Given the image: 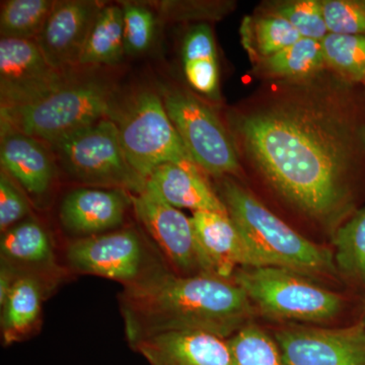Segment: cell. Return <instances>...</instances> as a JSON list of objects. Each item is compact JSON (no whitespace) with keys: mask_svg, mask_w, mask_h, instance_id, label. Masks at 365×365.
Returning a JSON list of instances; mask_svg holds the SVG:
<instances>
[{"mask_svg":"<svg viewBox=\"0 0 365 365\" xmlns=\"http://www.w3.org/2000/svg\"><path fill=\"white\" fill-rule=\"evenodd\" d=\"M242 146L266 184L330 235L365 196V114L355 101L281 98L240 118Z\"/></svg>","mask_w":365,"mask_h":365,"instance_id":"6da1fadb","label":"cell"},{"mask_svg":"<svg viewBox=\"0 0 365 365\" xmlns=\"http://www.w3.org/2000/svg\"><path fill=\"white\" fill-rule=\"evenodd\" d=\"M125 335L133 347L168 332L200 331L228 339L256 321L246 292L232 279L182 276L162 266L120 294Z\"/></svg>","mask_w":365,"mask_h":365,"instance_id":"7a4b0ae2","label":"cell"},{"mask_svg":"<svg viewBox=\"0 0 365 365\" xmlns=\"http://www.w3.org/2000/svg\"><path fill=\"white\" fill-rule=\"evenodd\" d=\"M216 193L251 252L256 267L284 268L334 289L345 287L336 269L332 248L300 235L230 178L220 179Z\"/></svg>","mask_w":365,"mask_h":365,"instance_id":"3957f363","label":"cell"},{"mask_svg":"<svg viewBox=\"0 0 365 365\" xmlns=\"http://www.w3.org/2000/svg\"><path fill=\"white\" fill-rule=\"evenodd\" d=\"M232 280L246 292L257 318L271 324L330 327L348 317L359 321L364 295L341 292L278 267H240Z\"/></svg>","mask_w":365,"mask_h":365,"instance_id":"277c9868","label":"cell"},{"mask_svg":"<svg viewBox=\"0 0 365 365\" xmlns=\"http://www.w3.org/2000/svg\"><path fill=\"white\" fill-rule=\"evenodd\" d=\"M120 110L111 86L81 76L29 104L1 108L0 122L52 144L101 120L115 121Z\"/></svg>","mask_w":365,"mask_h":365,"instance_id":"5b68a950","label":"cell"},{"mask_svg":"<svg viewBox=\"0 0 365 365\" xmlns=\"http://www.w3.org/2000/svg\"><path fill=\"white\" fill-rule=\"evenodd\" d=\"M115 122L127 160L143 179L148 180L165 163L202 172L185 148L163 98L153 91H143L134 96L126 107L121 108Z\"/></svg>","mask_w":365,"mask_h":365,"instance_id":"8992f818","label":"cell"},{"mask_svg":"<svg viewBox=\"0 0 365 365\" xmlns=\"http://www.w3.org/2000/svg\"><path fill=\"white\" fill-rule=\"evenodd\" d=\"M67 172L96 188L143 192L146 180L127 160L116 122L104 119L50 144Z\"/></svg>","mask_w":365,"mask_h":365,"instance_id":"52a82bcc","label":"cell"},{"mask_svg":"<svg viewBox=\"0 0 365 365\" xmlns=\"http://www.w3.org/2000/svg\"><path fill=\"white\" fill-rule=\"evenodd\" d=\"M163 101L185 148L204 174L222 178L239 173L234 143L210 108L181 91H165Z\"/></svg>","mask_w":365,"mask_h":365,"instance_id":"ba28073f","label":"cell"},{"mask_svg":"<svg viewBox=\"0 0 365 365\" xmlns=\"http://www.w3.org/2000/svg\"><path fill=\"white\" fill-rule=\"evenodd\" d=\"M66 259L74 270L135 284L163 264L153 258L140 235L122 230L81 237L66 249Z\"/></svg>","mask_w":365,"mask_h":365,"instance_id":"9c48e42d","label":"cell"},{"mask_svg":"<svg viewBox=\"0 0 365 365\" xmlns=\"http://www.w3.org/2000/svg\"><path fill=\"white\" fill-rule=\"evenodd\" d=\"M287 365H365V323L336 327L272 324Z\"/></svg>","mask_w":365,"mask_h":365,"instance_id":"30bf717a","label":"cell"},{"mask_svg":"<svg viewBox=\"0 0 365 365\" xmlns=\"http://www.w3.org/2000/svg\"><path fill=\"white\" fill-rule=\"evenodd\" d=\"M76 68L58 69L46 60L35 40H0L1 108L32 103L81 76Z\"/></svg>","mask_w":365,"mask_h":365,"instance_id":"8fae6325","label":"cell"},{"mask_svg":"<svg viewBox=\"0 0 365 365\" xmlns=\"http://www.w3.org/2000/svg\"><path fill=\"white\" fill-rule=\"evenodd\" d=\"M134 211L173 272L182 276L203 274L191 217L165 202L148 186L132 197Z\"/></svg>","mask_w":365,"mask_h":365,"instance_id":"7c38bea8","label":"cell"},{"mask_svg":"<svg viewBox=\"0 0 365 365\" xmlns=\"http://www.w3.org/2000/svg\"><path fill=\"white\" fill-rule=\"evenodd\" d=\"M102 6L93 1H55L49 18L36 42L55 68L78 66L86 38Z\"/></svg>","mask_w":365,"mask_h":365,"instance_id":"4fadbf2b","label":"cell"},{"mask_svg":"<svg viewBox=\"0 0 365 365\" xmlns=\"http://www.w3.org/2000/svg\"><path fill=\"white\" fill-rule=\"evenodd\" d=\"M203 274L232 279L240 267H256L228 213L196 211L191 217Z\"/></svg>","mask_w":365,"mask_h":365,"instance_id":"5bb4252c","label":"cell"},{"mask_svg":"<svg viewBox=\"0 0 365 365\" xmlns=\"http://www.w3.org/2000/svg\"><path fill=\"white\" fill-rule=\"evenodd\" d=\"M132 203L128 192L83 187L69 192L60 205V220L71 234L83 237L115 230Z\"/></svg>","mask_w":365,"mask_h":365,"instance_id":"9a60e30c","label":"cell"},{"mask_svg":"<svg viewBox=\"0 0 365 365\" xmlns=\"http://www.w3.org/2000/svg\"><path fill=\"white\" fill-rule=\"evenodd\" d=\"M132 348L150 365H232L227 339L200 331L158 334Z\"/></svg>","mask_w":365,"mask_h":365,"instance_id":"2e32d148","label":"cell"},{"mask_svg":"<svg viewBox=\"0 0 365 365\" xmlns=\"http://www.w3.org/2000/svg\"><path fill=\"white\" fill-rule=\"evenodd\" d=\"M0 124L2 170L30 193L35 195L46 193L51 186L55 175V167L49 153L38 139L4 122H0Z\"/></svg>","mask_w":365,"mask_h":365,"instance_id":"e0dca14e","label":"cell"},{"mask_svg":"<svg viewBox=\"0 0 365 365\" xmlns=\"http://www.w3.org/2000/svg\"><path fill=\"white\" fill-rule=\"evenodd\" d=\"M18 271L11 292L0 304L1 335L6 346L20 342L37 329L46 292L57 282L41 274Z\"/></svg>","mask_w":365,"mask_h":365,"instance_id":"ac0fdd59","label":"cell"},{"mask_svg":"<svg viewBox=\"0 0 365 365\" xmlns=\"http://www.w3.org/2000/svg\"><path fill=\"white\" fill-rule=\"evenodd\" d=\"M146 186L176 208L228 213L217 193L211 188L202 172H194L165 163L153 170Z\"/></svg>","mask_w":365,"mask_h":365,"instance_id":"d6986e66","label":"cell"},{"mask_svg":"<svg viewBox=\"0 0 365 365\" xmlns=\"http://www.w3.org/2000/svg\"><path fill=\"white\" fill-rule=\"evenodd\" d=\"M0 253L1 260L18 270L59 281L61 270L55 262L51 239L44 227L33 218L16 223L2 234Z\"/></svg>","mask_w":365,"mask_h":365,"instance_id":"ffe728a7","label":"cell"},{"mask_svg":"<svg viewBox=\"0 0 365 365\" xmlns=\"http://www.w3.org/2000/svg\"><path fill=\"white\" fill-rule=\"evenodd\" d=\"M334 262L348 292L365 294V207L359 208L332 235Z\"/></svg>","mask_w":365,"mask_h":365,"instance_id":"44dd1931","label":"cell"},{"mask_svg":"<svg viewBox=\"0 0 365 365\" xmlns=\"http://www.w3.org/2000/svg\"><path fill=\"white\" fill-rule=\"evenodd\" d=\"M182 66L190 85L199 93L215 97L220 85L217 54L212 31L201 24L194 26L182 48Z\"/></svg>","mask_w":365,"mask_h":365,"instance_id":"7402d4cb","label":"cell"},{"mask_svg":"<svg viewBox=\"0 0 365 365\" xmlns=\"http://www.w3.org/2000/svg\"><path fill=\"white\" fill-rule=\"evenodd\" d=\"M124 53L123 9L103 6L86 38L78 66H112Z\"/></svg>","mask_w":365,"mask_h":365,"instance_id":"603a6c76","label":"cell"},{"mask_svg":"<svg viewBox=\"0 0 365 365\" xmlns=\"http://www.w3.org/2000/svg\"><path fill=\"white\" fill-rule=\"evenodd\" d=\"M327 66L322 41L302 38L287 49L264 59L263 69L277 78H309Z\"/></svg>","mask_w":365,"mask_h":365,"instance_id":"cb8c5ba5","label":"cell"},{"mask_svg":"<svg viewBox=\"0 0 365 365\" xmlns=\"http://www.w3.org/2000/svg\"><path fill=\"white\" fill-rule=\"evenodd\" d=\"M52 0H7L0 11L1 38L37 40L51 14Z\"/></svg>","mask_w":365,"mask_h":365,"instance_id":"d4e9b609","label":"cell"},{"mask_svg":"<svg viewBox=\"0 0 365 365\" xmlns=\"http://www.w3.org/2000/svg\"><path fill=\"white\" fill-rule=\"evenodd\" d=\"M227 341L232 365H287L272 334L256 321Z\"/></svg>","mask_w":365,"mask_h":365,"instance_id":"484cf974","label":"cell"},{"mask_svg":"<svg viewBox=\"0 0 365 365\" xmlns=\"http://www.w3.org/2000/svg\"><path fill=\"white\" fill-rule=\"evenodd\" d=\"M327 66L350 83L365 78V35L329 33L322 41Z\"/></svg>","mask_w":365,"mask_h":365,"instance_id":"4316f807","label":"cell"},{"mask_svg":"<svg viewBox=\"0 0 365 365\" xmlns=\"http://www.w3.org/2000/svg\"><path fill=\"white\" fill-rule=\"evenodd\" d=\"M274 14L289 21L302 38L323 41L329 34L323 4L318 0H299L280 4Z\"/></svg>","mask_w":365,"mask_h":365,"instance_id":"83f0119b","label":"cell"},{"mask_svg":"<svg viewBox=\"0 0 365 365\" xmlns=\"http://www.w3.org/2000/svg\"><path fill=\"white\" fill-rule=\"evenodd\" d=\"M123 9V38L125 53L141 54L150 47L155 37V14L141 4L127 2Z\"/></svg>","mask_w":365,"mask_h":365,"instance_id":"f1b7e54d","label":"cell"},{"mask_svg":"<svg viewBox=\"0 0 365 365\" xmlns=\"http://www.w3.org/2000/svg\"><path fill=\"white\" fill-rule=\"evenodd\" d=\"M254 29L257 49L264 59L302 39V36L289 21L274 13L258 19Z\"/></svg>","mask_w":365,"mask_h":365,"instance_id":"f546056e","label":"cell"},{"mask_svg":"<svg viewBox=\"0 0 365 365\" xmlns=\"http://www.w3.org/2000/svg\"><path fill=\"white\" fill-rule=\"evenodd\" d=\"M322 4L329 33L365 35V0H324Z\"/></svg>","mask_w":365,"mask_h":365,"instance_id":"4dcf8cb0","label":"cell"},{"mask_svg":"<svg viewBox=\"0 0 365 365\" xmlns=\"http://www.w3.org/2000/svg\"><path fill=\"white\" fill-rule=\"evenodd\" d=\"M28 199L4 170L0 174V230L1 234L23 222L30 213Z\"/></svg>","mask_w":365,"mask_h":365,"instance_id":"1f68e13d","label":"cell"},{"mask_svg":"<svg viewBox=\"0 0 365 365\" xmlns=\"http://www.w3.org/2000/svg\"><path fill=\"white\" fill-rule=\"evenodd\" d=\"M362 321L365 323V294L364 295V307H362Z\"/></svg>","mask_w":365,"mask_h":365,"instance_id":"d6a6232c","label":"cell"},{"mask_svg":"<svg viewBox=\"0 0 365 365\" xmlns=\"http://www.w3.org/2000/svg\"><path fill=\"white\" fill-rule=\"evenodd\" d=\"M364 85L365 86V78H364Z\"/></svg>","mask_w":365,"mask_h":365,"instance_id":"836d02e7","label":"cell"}]
</instances>
